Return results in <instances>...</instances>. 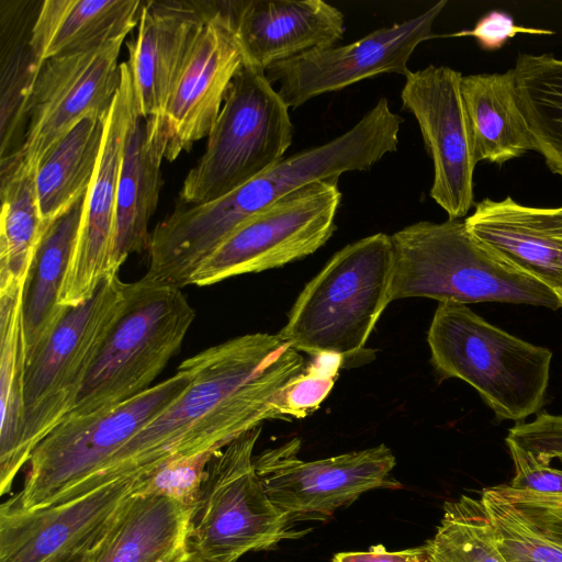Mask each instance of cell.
I'll return each instance as SVG.
<instances>
[{
	"mask_svg": "<svg viewBox=\"0 0 562 562\" xmlns=\"http://www.w3.org/2000/svg\"><path fill=\"white\" fill-rule=\"evenodd\" d=\"M217 451L176 457L140 477L136 495H158L192 510L205 476L206 467Z\"/></svg>",
	"mask_w": 562,
	"mask_h": 562,
	"instance_id": "836d02e7",
	"label": "cell"
},
{
	"mask_svg": "<svg viewBox=\"0 0 562 562\" xmlns=\"http://www.w3.org/2000/svg\"><path fill=\"white\" fill-rule=\"evenodd\" d=\"M180 363L170 378L86 420H63L33 450L23 487L10 502L23 509L47 506L100 472L110 458L190 385Z\"/></svg>",
	"mask_w": 562,
	"mask_h": 562,
	"instance_id": "30bf717a",
	"label": "cell"
},
{
	"mask_svg": "<svg viewBox=\"0 0 562 562\" xmlns=\"http://www.w3.org/2000/svg\"><path fill=\"white\" fill-rule=\"evenodd\" d=\"M297 352L279 334L254 333L209 347L183 360L181 363L191 374L186 391L120 448L100 472L58 502L89 493L114 480L149 473L176 457L223 449L231 439L213 409Z\"/></svg>",
	"mask_w": 562,
	"mask_h": 562,
	"instance_id": "7a4b0ae2",
	"label": "cell"
},
{
	"mask_svg": "<svg viewBox=\"0 0 562 562\" xmlns=\"http://www.w3.org/2000/svg\"><path fill=\"white\" fill-rule=\"evenodd\" d=\"M35 176L0 175V294L25 288L47 228L40 212Z\"/></svg>",
	"mask_w": 562,
	"mask_h": 562,
	"instance_id": "f546056e",
	"label": "cell"
},
{
	"mask_svg": "<svg viewBox=\"0 0 562 562\" xmlns=\"http://www.w3.org/2000/svg\"><path fill=\"white\" fill-rule=\"evenodd\" d=\"M513 69L535 150L553 173L562 177V59L521 53Z\"/></svg>",
	"mask_w": 562,
	"mask_h": 562,
	"instance_id": "4dcf8cb0",
	"label": "cell"
},
{
	"mask_svg": "<svg viewBox=\"0 0 562 562\" xmlns=\"http://www.w3.org/2000/svg\"><path fill=\"white\" fill-rule=\"evenodd\" d=\"M211 1L147 0L135 37L126 42L139 116H164L188 52Z\"/></svg>",
	"mask_w": 562,
	"mask_h": 562,
	"instance_id": "d6986e66",
	"label": "cell"
},
{
	"mask_svg": "<svg viewBox=\"0 0 562 562\" xmlns=\"http://www.w3.org/2000/svg\"><path fill=\"white\" fill-rule=\"evenodd\" d=\"M402 122L381 98L340 136L283 158L221 198L178 204L158 225L165 250L183 269L195 270L238 227L280 199L311 183L339 179L348 171L369 170L395 151Z\"/></svg>",
	"mask_w": 562,
	"mask_h": 562,
	"instance_id": "6da1fadb",
	"label": "cell"
},
{
	"mask_svg": "<svg viewBox=\"0 0 562 562\" xmlns=\"http://www.w3.org/2000/svg\"><path fill=\"white\" fill-rule=\"evenodd\" d=\"M425 546L430 562H506L481 499L464 494L443 504L436 533Z\"/></svg>",
	"mask_w": 562,
	"mask_h": 562,
	"instance_id": "1f68e13d",
	"label": "cell"
},
{
	"mask_svg": "<svg viewBox=\"0 0 562 562\" xmlns=\"http://www.w3.org/2000/svg\"><path fill=\"white\" fill-rule=\"evenodd\" d=\"M292 140L289 106L265 70L243 65L178 204L206 203L244 186L282 160Z\"/></svg>",
	"mask_w": 562,
	"mask_h": 562,
	"instance_id": "52a82bcc",
	"label": "cell"
},
{
	"mask_svg": "<svg viewBox=\"0 0 562 562\" xmlns=\"http://www.w3.org/2000/svg\"><path fill=\"white\" fill-rule=\"evenodd\" d=\"M125 37L44 61L29 103L24 142L16 154L0 161V175L36 173L81 120L108 116L121 83L119 56Z\"/></svg>",
	"mask_w": 562,
	"mask_h": 562,
	"instance_id": "7c38bea8",
	"label": "cell"
},
{
	"mask_svg": "<svg viewBox=\"0 0 562 562\" xmlns=\"http://www.w3.org/2000/svg\"><path fill=\"white\" fill-rule=\"evenodd\" d=\"M341 358L329 356L326 366H308L306 372L301 375L288 392L286 415L289 420L302 419L321 406L330 393Z\"/></svg>",
	"mask_w": 562,
	"mask_h": 562,
	"instance_id": "d590c367",
	"label": "cell"
},
{
	"mask_svg": "<svg viewBox=\"0 0 562 562\" xmlns=\"http://www.w3.org/2000/svg\"><path fill=\"white\" fill-rule=\"evenodd\" d=\"M461 93L477 162L503 165L535 150L518 103L513 68L502 74L463 76Z\"/></svg>",
	"mask_w": 562,
	"mask_h": 562,
	"instance_id": "484cf974",
	"label": "cell"
},
{
	"mask_svg": "<svg viewBox=\"0 0 562 562\" xmlns=\"http://www.w3.org/2000/svg\"><path fill=\"white\" fill-rule=\"evenodd\" d=\"M393 268L384 233L345 246L304 286L278 334L302 353L355 357L392 302Z\"/></svg>",
	"mask_w": 562,
	"mask_h": 562,
	"instance_id": "277c9868",
	"label": "cell"
},
{
	"mask_svg": "<svg viewBox=\"0 0 562 562\" xmlns=\"http://www.w3.org/2000/svg\"><path fill=\"white\" fill-rule=\"evenodd\" d=\"M506 445L515 469V475L508 484L510 488L543 495H562V470L538 462L510 442Z\"/></svg>",
	"mask_w": 562,
	"mask_h": 562,
	"instance_id": "8d00e7d4",
	"label": "cell"
},
{
	"mask_svg": "<svg viewBox=\"0 0 562 562\" xmlns=\"http://www.w3.org/2000/svg\"><path fill=\"white\" fill-rule=\"evenodd\" d=\"M392 302L428 297L461 304L501 302L562 307L547 284L479 240L464 221H422L391 235Z\"/></svg>",
	"mask_w": 562,
	"mask_h": 562,
	"instance_id": "3957f363",
	"label": "cell"
},
{
	"mask_svg": "<svg viewBox=\"0 0 562 562\" xmlns=\"http://www.w3.org/2000/svg\"><path fill=\"white\" fill-rule=\"evenodd\" d=\"M195 311L181 289L142 278L64 420L98 418L150 389L181 345Z\"/></svg>",
	"mask_w": 562,
	"mask_h": 562,
	"instance_id": "8992f818",
	"label": "cell"
},
{
	"mask_svg": "<svg viewBox=\"0 0 562 562\" xmlns=\"http://www.w3.org/2000/svg\"><path fill=\"white\" fill-rule=\"evenodd\" d=\"M468 231L522 271L551 288L562 300V237L547 231L530 206L512 196L484 199L464 220Z\"/></svg>",
	"mask_w": 562,
	"mask_h": 562,
	"instance_id": "cb8c5ba5",
	"label": "cell"
},
{
	"mask_svg": "<svg viewBox=\"0 0 562 562\" xmlns=\"http://www.w3.org/2000/svg\"><path fill=\"white\" fill-rule=\"evenodd\" d=\"M505 442L528 452L540 463L562 461V415L540 413L535 420L517 423L508 430Z\"/></svg>",
	"mask_w": 562,
	"mask_h": 562,
	"instance_id": "e575fe53",
	"label": "cell"
},
{
	"mask_svg": "<svg viewBox=\"0 0 562 562\" xmlns=\"http://www.w3.org/2000/svg\"><path fill=\"white\" fill-rule=\"evenodd\" d=\"M120 67V88L105 119L99 164L58 297L67 310L86 303L106 277L119 273L113 267L117 187L126 139L139 116L131 70L126 61Z\"/></svg>",
	"mask_w": 562,
	"mask_h": 562,
	"instance_id": "2e32d148",
	"label": "cell"
},
{
	"mask_svg": "<svg viewBox=\"0 0 562 562\" xmlns=\"http://www.w3.org/2000/svg\"><path fill=\"white\" fill-rule=\"evenodd\" d=\"M244 65L228 1H211L172 87L164 117L168 144L165 158L173 161L182 151L210 135L229 85Z\"/></svg>",
	"mask_w": 562,
	"mask_h": 562,
	"instance_id": "ac0fdd59",
	"label": "cell"
},
{
	"mask_svg": "<svg viewBox=\"0 0 562 562\" xmlns=\"http://www.w3.org/2000/svg\"><path fill=\"white\" fill-rule=\"evenodd\" d=\"M85 198L78 199L47 226L33 261L23 301L26 366L69 310L59 306L58 297L81 225Z\"/></svg>",
	"mask_w": 562,
	"mask_h": 562,
	"instance_id": "4316f807",
	"label": "cell"
},
{
	"mask_svg": "<svg viewBox=\"0 0 562 562\" xmlns=\"http://www.w3.org/2000/svg\"><path fill=\"white\" fill-rule=\"evenodd\" d=\"M293 438L255 456L257 474L272 503L293 524L328 520L334 513L374 488H398L396 465L385 445L315 461L299 458Z\"/></svg>",
	"mask_w": 562,
	"mask_h": 562,
	"instance_id": "4fadbf2b",
	"label": "cell"
},
{
	"mask_svg": "<svg viewBox=\"0 0 562 562\" xmlns=\"http://www.w3.org/2000/svg\"><path fill=\"white\" fill-rule=\"evenodd\" d=\"M90 553V552H89ZM89 553L74 555L67 559H63L56 562H88Z\"/></svg>",
	"mask_w": 562,
	"mask_h": 562,
	"instance_id": "b9f144b4",
	"label": "cell"
},
{
	"mask_svg": "<svg viewBox=\"0 0 562 562\" xmlns=\"http://www.w3.org/2000/svg\"><path fill=\"white\" fill-rule=\"evenodd\" d=\"M244 65L276 63L334 46L345 33L341 11L323 0L228 1Z\"/></svg>",
	"mask_w": 562,
	"mask_h": 562,
	"instance_id": "ffe728a7",
	"label": "cell"
},
{
	"mask_svg": "<svg viewBox=\"0 0 562 562\" xmlns=\"http://www.w3.org/2000/svg\"><path fill=\"white\" fill-rule=\"evenodd\" d=\"M191 509L158 495H134L90 551L88 562H180Z\"/></svg>",
	"mask_w": 562,
	"mask_h": 562,
	"instance_id": "603a6c76",
	"label": "cell"
},
{
	"mask_svg": "<svg viewBox=\"0 0 562 562\" xmlns=\"http://www.w3.org/2000/svg\"><path fill=\"white\" fill-rule=\"evenodd\" d=\"M480 499L506 562H562V547L547 539L494 486L484 488Z\"/></svg>",
	"mask_w": 562,
	"mask_h": 562,
	"instance_id": "d6a6232c",
	"label": "cell"
},
{
	"mask_svg": "<svg viewBox=\"0 0 562 562\" xmlns=\"http://www.w3.org/2000/svg\"><path fill=\"white\" fill-rule=\"evenodd\" d=\"M105 119L91 115L81 120L40 166L36 192L41 216L47 226L87 194L100 159Z\"/></svg>",
	"mask_w": 562,
	"mask_h": 562,
	"instance_id": "f1b7e54d",
	"label": "cell"
},
{
	"mask_svg": "<svg viewBox=\"0 0 562 562\" xmlns=\"http://www.w3.org/2000/svg\"><path fill=\"white\" fill-rule=\"evenodd\" d=\"M24 289L0 294V493L11 490L22 468L26 350L23 324Z\"/></svg>",
	"mask_w": 562,
	"mask_h": 562,
	"instance_id": "83f0119b",
	"label": "cell"
},
{
	"mask_svg": "<svg viewBox=\"0 0 562 562\" xmlns=\"http://www.w3.org/2000/svg\"><path fill=\"white\" fill-rule=\"evenodd\" d=\"M126 306V283L106 277L86 303L69 308L49 339L27 363L25 425L20 463L74 408L105 341Z\"/></svg>",
	"mask_w": 562,
	"mask_h": 562,
	"instance_id": "9c48e42d",
	"label": "cell"
},
{
	"mask_svg": "<svg viewBox=\"0 0 562 562\" xmlns=\"http://www.w3.org/2000/svg\"><path fill=\"white\" fill-rule=\"evenodd\" d=\"M262 427L218 450L210 460L191 510L187 552L200 562H236L307 531L294 529L269 498L255 468L254 449Z\"/></svg>",
	"mask_w": 562,
	"mask_h": 562,
	"instance_id": "ba28073f",
	"label": "cell"
},
{
	"mask_svg": "<svg viewBox=\"0 0 562 562\" xmlns=\"http://www.w3.org/2000/svg\"><path fill=\"white\" fill-rule=\"evenodd\" d=\"M142 475L32 509L8 499L0 507V562H56L89 553L136 495Z\"/></svg>",
	"mask_w": 562,
	"mask_h": 562,
	"instance_id": "9a60e30c",
	"label": "cell"
},
{
	"mask_svg": "<svg viewBox=\"0 0 562 562\" xmlns=\"http://www.w3.org/2000/svg\"><path fill=\"white\" fill-rule=\"evenodd\" d=\"M536 220L550 233L562 237V206L561 207H533L530 206Z\"/></svg>",
	"mask_w": 562,
	"mask_h": 562,
	"instance_id": "60d3db41",
	"label": "cell"
},
{
	"mask_svg": "<svg viewBox=\"0 0 562 562\" xmlns=\"http://www.w3.org/2000/svg\"><path fill=\"white\" fill-rule=\"evenodd\" d=\"M333 562H430V558L425 544L401 551H387L378 544L369 551L336 553Z\"/></svg>",
	"mask_w": 562,
	"mask_h": 562,
	"instance_id": "ab89813d",
	"label": "cell"
},
{
	"mask_svg": "<svg viewBox=\"0 0 562 562\" xmlns=\"http://www.w3.org/2000/svg\"><path fill=\"white\" fill-rule=\"evenodd\" d=\"M338 179L303 187L249 218L198 267L190 284L207 286L280 268L321 248L336 229Z\"/></svg>",
	"mask_w": 562,
	"mask_h": 562,
	"instance_id": "8fae6325",
	"label": "cell"
},
{
	"mask_svg": "<svg viewBox=\"0 0 562 562\" xmlns=\"http://www.w3.org/2000/svg\"><path fill=\"white\" fill-rule=\"evenodd\" d=\"M447 4L440 0L422 14L381 27L344 45L304 53L266 69L286 105L296 109L308 100L341 90L380 74L407 76L416 47L431 38L432 25Z\"/></svg>",
	"mask_w": 562,
	"mask_h": 562,
	"instance_id": "5bb4252c",
	"label": "cell"
},
{
	"mask_svg": "<svg viewBox=\"0 0 562 562\" xmlns=\"http://www.w3.org/2000/svg\"><path fill=\"white\" fill-rule=\"evenodd\" d=\"M139 0H44L32 46L41 60L90 50L137 26Z\"/></svg>",
	"mask_w": 562,
	"mask_h": 562,
	"instance_id": "d4e9b609",
	"label": "cell"
},
{
	"mask_svg": "<svg viewBox=\"0 0 562 562\" xmlns=\"http://www.w3.org/2000/svg\"><path fill=\"white\" fill-rule=\"evenodd\" d=\"M494 488L547 539L562 547V503L530 498L504 484Z\"/></svg>",
	"mask_w": 562,
	"mask_h": 562,
	"instance_id": "74e56055",
	"label": "cell"
},
{
	"mask_svg": "<svg viewBox=\"0 0 562 562\" xmlns=\"http://www.w3.org/2000/svg\"><path fill=\"white\" fill-rule=\"evenodd\" d=\"M167 144L164 116L135 120L126 139L117 187L113 245L116 271L131 254L148 250V224L158 205Z\"/></svg>",
	"mask_w": 562,
	"mask_h": 562,
	"instance_id": "44dd1931",
	"label": "cell"
},
{
	"mask_svg": "<svg viewBox=\"0 0 562 562\" xmlns=\"http://www.w3.org/2000/svg\"><path fill=\"white\" fill-rule=\"evenodd\" d=\"M520 33L530 35L554 34L551 30L517 25L512 15L493 10L483 15L473 29L463 30L450 36H471L477 41L481 48L495 50L503 47L509 38Z\"/></svg>",
	"mask_w": 562,
	"mask_h": 562,
	"instance_id": "f35d334b",
	"label": "cell"
},
{
	"mask_svg": "<svg viewBox=\"0 0 562 562\" xmlns=\"http://www.w3.org/2000/svg\"><path fill=\"white\" fill-rule=\"evenodd\" d=\"M461 72L430 65L411 71L401 92L403 106L416 119L432 159L431 199L449 220L464 217L474 205L477 164L461 93Z\"/></svg>",
	"mask_w": 562,
	"mask_h": 562,
	"instance_id": "e0dca14e",
	"label": "cell"
},
{
	"mask_svg": "<svg viewBox=\"0 0 562 562\" xmlns=\"http://www.w3.org/2000/svg\"><path fill=\"white\" fill-rule=\"evenodd\" d=\"M44 0H0V161L21 148L35 81L44 64L32 46Z\"/></svg>",
	"mask_w": 562,
	"mask_h": 562,
	"instance_id": "7402d4cb",
	"label": "cell"
},
{
	"mask_svg": "<svg viewBox=\"0 0 562 562\" xmlns=\"http://www.w3.org/2000/svg\"><path fill=\"white\" fill-rule=\"evenodd\" d=\"M427 342L437 374L470 384L497 419L521 422L543 406L550 349L522 340L456 302L438 303Z\"/></svg>",
	"mask_w": 562,
	"mask_h": 562,
	"instance_id": "5b68a950",
	"label": "cell"
}]
</instances>
